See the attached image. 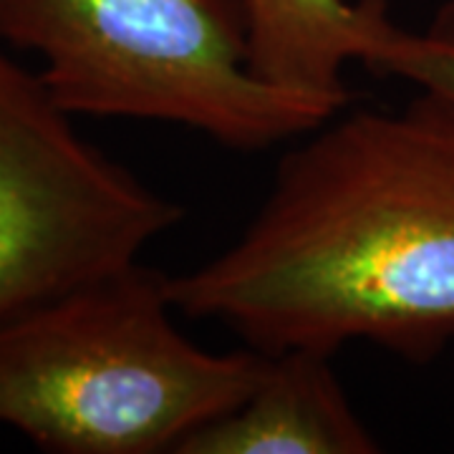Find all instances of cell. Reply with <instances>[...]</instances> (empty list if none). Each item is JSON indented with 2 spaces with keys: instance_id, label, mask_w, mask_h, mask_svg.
Wrapping results in <instances>:
<instances>
[{
  "instance_id": "5b68a950",
  "label": "cell",
  "mask_w": 454,
  "mask_h": 454,
  "mask_svg": "<svg viewBox=\"0 0 454 454\" xmlns=\"http://www.w3.org/2000/svg\"><path fill=\"white\" fill-rule=\"evenodd\" d=\"M331 356L316 348L268 354L253 391L192 432L177 454L381 452L340 387Z\"/></svg>"
},
{
  "instance_id": "277c9868",
  "label": "cell",
  "mask_w": 454,
  "mask_h": 454,
  "mask_svg": "<svg viewBox=\"0 0 454 454\" xmlns=\"http://www.w3.org/2000/svg\"><path fill=\"white\" fill-rule=\"evenodd\" d=\"M0 53V325L139 262L182 207L101 154Z\"/></svg>"
},
{
  "instance_id": "52a82bcc",
  "label": "cell",
  "mask_w": 454,
  "mask_h": 454,
  "mask_svg": "<svg viewBox=\"0 0 454 454\" xmlns=\"http://www.w3.org/2000/svg\"><path fill=\"white\" fill-rule=\"evenodd\" d=\"M373 71L399 76L454 104V0L439 8L427 31L396 28Z\"/></svg>"
},
{
  "instance_id": "8992f818",
  "label": "cell",
  "mask_w": 454,
  "mask_h": 454,
  "mask_svg": "<svg viewBox=\"0 0 454 454\" xmlns=\"http://www.w3.org/2000/svg\"><path fill=\"white\" fill-rule=\"evenodd\" d=\"M245 61L258 82L346 109L343 66L373 68L396 33L387 0H243Z\"/></svg>"
},
{
  "instance_id": "3957f363",
  "label": "cell",
  "mask_w": 454,
  "mask_h": 454,
  "mask_svg": "<svg viewBox=\"0 0 454 454\" xmlns=\"http://www.w3.org/2000/svg\"><path fill=\"white\" fill-rule=\"evenodd\" d=\"M0 38L46 61L41 82L71 116L167 121L253 152L343 112L247 71L243 0H0Z\"/></svg>"
},
{
  "instance_id": "7a4b0ae2",
  "label": "cell",
  "mask_w": 454,
  "mask_h": 454,
  "mask_svg": "<svg viewBox=\"0 0 454 454\" xmlns=\"http://www.w3.org/2000/svg\"><path fill=\"white\" fill-rule=\"evenodd\" d=\"M134 262L0 325V424L53 454H177L243 402L268 354H212Z\"/></svg>"
},
{
  "instance_id": "6da1fadb",
  "label": "cell",
  "mask_w": 454,
  "mask_h": 454,
  "mask_svg": "<svg viewBox=\"0 0 454 454\" xmlns=\"http://www.w3.org/2000/svg\"><path fill=\"white\" fill-rule=\"evenodd\" d=\"M167 295L262 354L369 340L434 358L454 343V104L422 91L306 131L243 235Z\"/></svg>"
}]
</instances>
